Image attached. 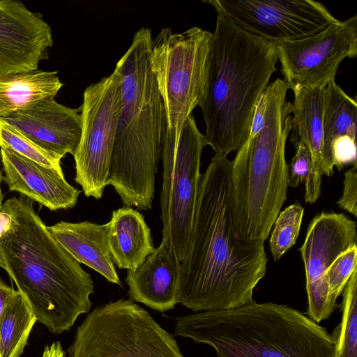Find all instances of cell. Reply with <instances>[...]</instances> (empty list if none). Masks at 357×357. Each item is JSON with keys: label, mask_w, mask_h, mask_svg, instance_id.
Returning <instances> with one entry per match:
<instances>
[{"label": "cell", "mask_w": 357, "mask_h": 357, "mask_svg": "<svg viewBox=\"0 0 357 357\" xmlns=\"http://www.w3.org/2000/svg\"><path fill=\"white\" fill-rule=\"evenodd\" d=\"M330 156L339 171L345 165H356V139L345 136L335 140L331 146Z\"/></svg>", "instance_id": "obj_29"}, {"label": "cell", "mask_w": 357, "mask_h": 357, "mask_svg": "<svg viewBox=\"0 0 357 357\" xmlns=\"http://www.w3.org/2000/svg\"><path fill=\"white\" fill-rule=\"evenodd\" d=\"M66 357L184 356L174 337L148 311L130 299L121 298L88 314Z\"/></svg>", "instance_id": "obj_7"}, {"label": "cell", "mask_w": 357, "mask_h": 357, "mask_svg": "<svg viewBox=\"0 0 357 357\" xmlns=\"http://www.w3.org/2000/svg\"><path fill=\"white\" fill-rule=\"evenodd\" d=\"M283 79L268 84L254 112L248 137L231 160L230 205L236 235L264 242L287 199L285 144L292 104Z\"/></svg>", "instance_id": "obj_5"}, {"label": "cell", "mask_w": 357, "mask_h": 357, "mask_svg": "<svg viewBox=\"0 0 357 357\" xmlns=\"http://www.w3.org/2000/svg\"><path fill=\"white\" fill-rule=\"evenodd\" d=\"M340 208L357 216V167L356 165L344 173L342 195L337 202Z\"/></svg>", "instance_id": "obj_30"}, {"label": "cell", "mask_w": 357, "mask_h": 357, "mask_svg": "<svg viewBox=\"0 0 357 357\" xmlns=\"http://www.w3.org/2000/svg\"><path fill=\"white\" fill-rule=\"evenodd\" d=\"M277 54L283 80L293 92L325 87L344 59L357 56V15L315 35L277 44Z\"/></svg>", "instance_id": "obj_12"}, {"label": "cell", "mask_w": 357, "mask_h": 357, "mask_svg": "<svg viewBox=\"0 0 357 357\" xmlns=\"http://www.w3.org/2000/svg\"><path fill=\"white\" fill-rule=\"evenodd\" d=\"M356 222L344 213L322 212L310 223L299 248L304 262L308 317L319 324L336 308L329 294L327 273L341 254L356 245Z\"/></svg>", "instance_id": "obj_13"}, {"label": "cell", "mask_w": 357, "mask_h": 357, "mask_svg": "<svg viewBox=\"0 0 357 357\" xmlns=\"http://www.w3.org/2000/svg\"><path fill=\"white\" fill-rule=\"evenodd\" d=\"M175 335L213 347L218 357H333L326 330L286 305L254 301L234 309L177 317Z\"/></svg>", "instance_id": "obj_6"}, {"label": "cell", "mask_w": 357, "mask_h": 357, "mask_svg": "<svg viewBox=\"0 0 357 357\" xmlns=\"http://www.w3.org/2000/svg\"><path fill=\"white\" fill-rule=\"evenodd\" d=\"M0 147L14 151L44 167L62 170L61 158L42 149L1 118Z\"/></svg>", "instance_id": "obj_25"}, {"label": "cell", "mask_w": 357, "mask_h": 357, "mask_svg": "<svg viewBox=\"0 0 357 357\" xmlns=\"http://www.w3.org/2000/svg\"><path fill=\"white\" fill-rule=\"evenodd\" d=\"M342 320L331 334L333 357H357V269L342 291Z\"/></svg>", "instance_id": "obj_24"}, {"label": "cell", "mask_w": 357, "mask_h": 357, "mask_svg": "<svg viewBox=\"0 0 357 357\" xmlns=\"http://www.w3.org/2000/svg\"><path fill=\"white\" fill-rule=\"evenodd\" d=\"M108 225L110 255L118 268L134 270L154 250L151 229L138 211L128 206L113 211Z\"/></svg>", "instance_id": "obj_20"}, {"label": "cell", "mask_w": 357, "mask_h": 357, "mask_svg": "<svg viewBox=\"0 0 357 357\" xmlns=\"http://www.w3.org/2000/svg\"><path fill=\"white\" fill-rule=\"evenodd\" d=\"M53 45L50 26L19 0H0V73L38 69Z\"/></svg>", "instance_id": "obj_14"}, {"label": "cell", "mask_w": 357, "mask_h": 357, "mask_svg": "<svg viewBox=\"0 0 357 357\" xmlns=\"http://www.w3.org/2000/svg\"><path fill=\"white\" fill-rule=\"evenodd\" d=\"M3 173H2V171L1 169V167H0V208L2 206V202H3V195L1 192V181L3 180Z\"/></svg>", "instance_id": "obj_33"}, {"label": "cell", "mask_w": 357, "mask_h": 357, "mask_svg": "<svg viewBox=\"0 0 357 357\" xmlns=\"http://www.w3.org/2000/svg\"><path fill=\"white\" fill-rule=\"evenodd\" d=\"M13 291L14 289L8 286L2 280L0 279V320L4 307Z\"/></svg>", "instance_id": "obj_32"}, {"label": "cell", "mask_w": 357, "mask_h": 357, "mask_svg": "<svg viewBox=\"0 0 357 357\" xmlns=\"http://www.w3.org/2000/svg\"><path fill=\"white\" fill-rule=\"evenodd\" d=\"M36 321L21 294L14 289L1 317L0 357H20Z\"/></svg>", "instance_id": "obj_23"}, {"label": "cell", "mask_w": 357, "mask_h": 357, "mask_svg": "<svg viewBox=\"0 0 357 357\" xmlns=\"http://www.w3.org/2000/svg\"><path fill=\"white\" fill-rule=\"evenodd\" d=\"M0 158L9 190L20 192L51 211L74 207L80 190L72 186L63 170L48 168L14 151L0 148Z\"/></svg>", "instance_id": "obj_16"}, {"label": "cell", "mask_w": 357, "mask_h": 357, "mask_svg": "<svg viewBox=\"0 0 357 357\" xmlns=\"http://www.w3.org/2000/svg\"><path fill=\"white\" fill-rule=\"evenodd\" d=\"M0 267L4 268V263L0 255Z\"/></svg>", "instance_id": "obj_34"}, {"label": "cell", "mask_w": 357, "mask_h": 357, "mask_svg": "<svg viewBox=\"0 0 357 357\" xmlns=\"http://www.w3.org/2000/svg\"><path fill=\"white\" fill-rule=\"evenodd\" d=\"M63 85L57 71L38 68L0 73V118L54 99Z\"/></svg>", "instance_id": "obj_21"}, {"label": "cell", "mask_w": 357, "mask_h": 357, "mask_svg": "<svg viewBox=\"0 0 357 357\" xmlns=\"http://www.w3.org/2000/svg\"><path fill=\"white\" fill-rule=\"evenodd\" d=\"M33 202L20 195L2 204L7 219L0 232V255L37 321L57 335L89 312L94 284L50 234Z\"/></svg>", "instance_id": "obj_2"}, {"label": "cell", "mask_w": 357, "mask_h": 357, "mask_svg": "<svg viewBox=\"0 0 357 357\" xmlns=\"http://www.w3.org/2000/svg\"><path fill=\"white\" fill-rule=\"evenodd\" d=\"M121 107V77L116 68L83 93L82 135L73 156L75 180L86 197L100 199L108 185Z\"/></svg>", "instance_id": "obj_10"}, {"label": "cell", "mask_w": 357, "mask_h": 357, "mask_svg": "<svg viewBox=\"0 0 357 357\" xmlns=\"http://www.w3.org/2000/svg\"><path fill=\"white\" fill-rule=\"evenodd\" d=\"M243 30L275 44L303 39L338 20L313 0L204 1Z\"/></svg>", "instance_id": "obj_11"}, {"label": "cell", "mask_w": 357, "mask_h": 357, "mask_svg": "<svg viewBox=\"0 0 357 357\" xmlns=\"http://www.w3.org/2000/svg\"><path fill=\"white\" fill-rule=\"evenodd\" d=\"M356 269L357 245H354L337 257L328 271L329 294L333 301H337L351 275Z\"/></svg>", "instance_id": "obj_28"}, {"label": "cell", "mask_w": 357, "mask_h": 357, "mask_svg": "<svg viewBox=\"0 0 357 357\" xmlns=\"http://www.w3.org/2000/svg\"><path fill=\"white\" fill-rule=\"evenodd\" d=\"M47 229L56 241L79 263L90 267L109 282L121 285L110 255L108 222H59Z\"/></svg>", "instance_id": "obj_18"}, {"label": "cell", "mask_w": 357, "mask_h": 357, "mask_svg": "<svg viewBox=\"0 0 357 357\" xmlns=\"http://www.w3.org/2000/svg\"><path fill=\"white\" fill-rule=\"evenodd\" d=\"M277 45L217 15L200 107L206 145L215 154L237 151L247 140L256 105L276 71Z\"/></svg>", "instance_id": "obj_4"}, {"label": "cell", "mask_w": 357, "mask_h": 357, "mask_svg": "<svg viewBox=\"0 0 357 357\" xmlns=\"http://www.w3.org/2000/svg\"><path fill=\"white\" fill-rule=\"evenodd\" d=\"M303 212V207L296 202L278 215L269 243L274 261L279 260L296 243Z\"/></svg>", "instance_id": "obj_26"}, {"label": "cell", "mask_w": 357, "mask_h": 357, "mask_svg": "<svg viewBox=\"0 0 357 357\" xmlns=\"http://www.w3.org/2000/svg\"><path fill=\"white\" fill-rule=\"evenodd\" d=\"M152 40L149 28L139 29L116 65L121 77V107L107 182L124 206L144 211L152 206L167 126L151 70Z\"/></svg>", "instance_id": "obj_3"}, {"label": "cell", "mask_w": 357, "mask_h": 357, "mask_svg": "<svg viewBox=\"0 0 357 357\" xmlns=\"http://www.w3.org/2000/svg\"><path fill=\"white\" fill-rule=\"evenodd\" d=\"M181 261L167 238L134 270H127L126 282L132 301L160 312L178 303Z\"/></svg>", "instance_id": "obj_17"}, {"label": "cell", "mask_w": 357, "mask_h": 357, "mask_svg": "<svg viewBox=\"0 0 357 357\" xmlns=\"http://www.w3.org/2000/svg\"><path fill=\"white\" fill-rule=\"evenodd\" d=\"M294 144L296 151L289 165L288 185L296 188L304 183L305 201L312 204L320 196L321 176L314 173L308 153L303 144L298 142Z\"/></svg>", "instance_id": "obj_27"}, {"label": "cell", "mask_w": 357, "mask_h": 357, "mask_svg": "<svg viewBox=\"0 0 357 357\" xmlns=\"http://www.w3.org/2000/svg\"><path fill=\"white\" fill-rule=\"evenodd\" d=\"M357 102L335 82L325 87L323 105L324 153L328 166L333 170L330 156L332 143L342 137L356 139Z\"/></svg>", "instance_id": "obj_22"}, {"label": "cell", "mask_w": 357, "mask_h": 357, "mask_svg": "<svg viewBox=\"0 0 357 357\" xmlns=\"http://www.w3.org/2000/svg\"><path fill=\"white\" fill-rule=\"evenodd\" d=\"M65 352L59 342H53L44 349L41 357H65Z\"/></svg>", "instance_id": "obj_31"}, {"label": "cell", "mask_w": 357, "mask_h": 357, "mask_svg": "<svg viewBox=\"0 0 357 357\" xmlns=\"http://www.w3.org/2000/svg\"><path fill=\"white\" fill-rule=\"evenodd\" d=\"M79 111L49 99L1 119L42 149L62 158L67 153L74 155L78 147L82 135Z\"/></svg>", "instance_id": "obj_15"}, {"label": "cell", "mask_w": 357, "mask_h": 357, "mask_svg": "<svg viewBox=\"0 0 357 357\" xmlns=\"http://www.w3.org/2000/svg\"><path fill=\"white\" fill-rule=\"evenodd\" d=\"M325 87L301 89L294 92L290 139L293 144L298 142L303 144L315 174L331 176L333 170L328 166L324 153Z\"/></svg>", "instance_id": "obj_19"}, {"label": "cell", "mask_w": 357, "mask_h": 357, "mask_svg": "<svg viewBox=\"0 0 357 357\" xmlns=\"http://www.w3.org/2000/svg\"><path fill=\"white\" fill-rule=\"evenodd\" d=\"M231 161L215 154L200 174L188 252L181 262L178 303L194 312L253 301L266 272L264 243L240 238L230 205Z\"/></svg>", "instance_id": "obj_1"}, {"label": "cell", "mask_w": 357, "mask_h": 357, "mask_svg": "<svg viewBox=\"0 0 357 357\" xmlns=\"http://www.w3.org/2000/svg\"><path fill=\"white\" fill-rule=\"evenodd\" d=\"M212 36L197 26L181 33L166 27L152 40L151 70L170 129L178 132L203 100Z\"/></svg>", "instance_id": "obj_8"}, {"label": "cell", "mask_w": 357, "mask_h": 357, "mask_svg": "<svg viewBox=\"0 0 357 357\" xmlns=\"http://www.w3.org/2000/svg\"><path fill=\"white\" fill-rule=\"evenodd\" d=\"M206 146L204 135L192 114L184 121L178 132L167 126L160 155L162 234L169 239L181 262L190 244L201 157Z\"/></svg>", "instance_id": "obj_9"}]
</instances>
